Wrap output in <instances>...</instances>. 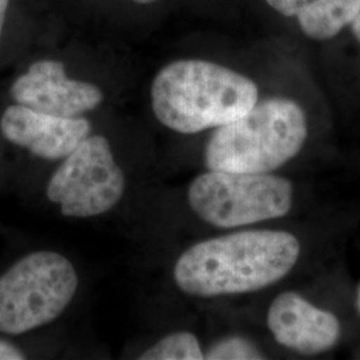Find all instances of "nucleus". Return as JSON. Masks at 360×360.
Returning <instances> with one entry per match:
<instances>
[{"mask_svg": "<svg viewBox=\"0 0 360 360\" xmlns=\"http://www.w3.org/2000/svg\"><path fill=\"white\" fill-rule=\"evenodd\" d=\"M25 354L13 343L0 339V360H23Z\"/></svg>", "mask_w": 360, "mask_h": 360, "instance_id": "nucleus-13", "label": "nucleus"}, {"mask_svg": "<svg viewBox=\"0 0 360 360\" xmlns=\"http://www.w3.org/2000/svg\"><path fill=\"white\" fill-rule=\"evenodd\" d=\"M307 120L299 104L270 98L211 135L205 150L208 169L267 174L282 167L302 150Z\"/></svg>", "mask_w": 360, "mask_h": 360, "instance_id": "nucleus-3", "label": "nucleus"}, {"mask_svg": "<svg viewBox=\"0 0 360 360\" xmlns=\"http://www.w3.org/2000/svg\"><path fill=\"white\" fill-rule=\"evenodd\" d=\"M139 359L200 360L205 359V354L195 335L181 331L165 336L154 346L146 349Z\"/></svg>", "mask_w": 360, "mask_h": 360, "instance_id": "nucleus-11", "label": "nucleus"}, {"mask_svg": "<svg viewBox=\"0 0 360 360\" xmlns=\"http://www.w3.org/2000/svg\"><path fill=\"white\" fill-rule=\"evenodd\" d=\"M132 1H135L138 4H150V3H154L156 0H132Z\"/></svg>", "mask_w": 360, "mask_h": 360, "instance_id": "nucleus-16", "label": "nucleus"}, {"mask_svg": "<svg viewBox=\"0 0 360 360\" xmlns=\"http://www.w3.org/2000/svg\"><path fill=\"white\" fill-rule=\"evenodd\" d=\"M257 98V86L250 77L199 59L163 67L151 87L155 116L179 134L224 126L248 112Z\"/></svg>", "mask_w": 360, "mask_h": 360, "instance_id": "nucleus-2", "label": "nucleus"}, {"mask_svg": "<svg viewBox=\"0 0 360 360\" xmlns=\"http://www.w3.org/2000/svg\"><path fill=\"white\" fill-rule=\"evenodd\" d=\"M16 104L50 115L77 117L103 102L102 90L89 82L70 79L58 60H39L13 82Z\"/></svg>", "mask_w": 360, "mask_h": 360, "instance_id": "nucleus-7", "label": "nucleus"}, {"mask_svg": "<svg viewBox=\"0 0 360 360\" xmlns=\"http://www.w3.org/2000/svg\"><path fill=\"white\" fill-rule=\"evenodd\" d=\"M299 255V240L290 232H236L184 251L174 267V279L184 294L198 297L254 292L279 282Z\"/></svg>", "mask_w": 360, "mask_h": 360, "instance_id": "nucleus-1", "label": "nucleus"}, {"mask_svg": "<svg viewBox=\"0 0 360 360\" xmlns=\"http://www.w3.org/2000/svg\"><path fill=\"white\" fill-rule=\"evenodd\" d=\"M267 326L279 345L304 355L326 352L340 338V323L334 314L314 306L294 291L274 299Z\"/></svg>", "mask_w": 360, "mask_h": 360, "instance_id": "nucleus-9", "label": "nucleus"}, {"mask_svg": "<svg viewBox=\"0 0 360 360\" xmlns=\"http://www.w3.org/2000/svg\"><path fill=\"white\" fill-rule=\"evenodd\" d=\"M205 359L259 360L264 359V355L248 339L242 336H229L210 348L205 354Z\"/></svg>", "mask_w": 360, "mask_h": 360, "instance_id": "nucleus-12", "label": "nucleus"}, {"mask_svg": "<svg viewBox=\"0 0 360 360\" xmlns=\"http://www.w3.org/2000/svg\"><path fill=\"white\" fill-rule=\"evenodd\" d=\"M275 11L297 18L304 35L315 40L336 37L359 13L360 0H266Z\"/></svg>", "mask_w": 360, "mask_h": 360, "instance_id": "nucleus-10", "label": "nucleus"}, {"mask_svg": "<svg viewBox=\"0 0 360 360\" xmlns=\"http://www.w3.org/2000/svg\"><path fill=\"white\" fill-rule=\"evenodd\" d=\"M126 190L123 169L102 135L87 136L65 158L47 184V198L65 217L102 215L119 203Z\"/></svg>", "mask_w": 360, "mask_h": 360, "instance_id": "nucleus-6", "label": "nucleus"}, {"mask_svg": "<svg viewBox=\"0 0 360 360\" xmlns=\"http://www.w3.org/2000/svg\"><path fill=\"white\" fill-rule=\"evenodd\" d=\"M8 4H10V0H0V37H1V32H3L4 23H6Z\"/></svg>", "mask_w": 360, "mask_h": 360, "instance_id": "nucleus-14", "label": "nucleus"}, {"mask_svg": "<svg viewBox=\"0 0 360 360\" xmlns=\"http://www.w3.org/2000/svg\"><path fill=\"white\" fill-rule=\"evenodd\" d=\"M351 27H352V34H354V37H355L356 40L360 43V8L359 13L355 16V19L352 20Z\"/></svg>", "mask_w": 360, "mask_h": 360, "instance_id": "nucleus-15", "label": "nucleus"}, {"mask_svg": "<svg viewBox=\"0 0 360 360\" xmlns=\"http://www.w3.org/2000/svg\"><path fill=\"white\" fill-rule=\"evenodd\" d=\"M356 309H358V312H359L360 315V285L359 288H358V294H356Z\"/></svg>", "mask_w": 360, "mask_h": 360, "instance_id": "nucleus-17", "label": "nucleus"}, {"mask_svg": "<svg viewBox=\"0 0 360 360\" xmlns=\"http://www.w3.org/2000/svg\"><path fill=\"white\" fill-rule=\"evenodd\" d=\"M187 199L196 217L208 224L233 229L287 215L294 187L290 180L269 172L208 169L193 180Z\"/></svg>", "mask_w": 360, "mask_h": 360, "instance_id": "nucleus-5", "label": "nucleus"}, {"mask_svg": "<svg viewBox=\"0 0 360 360\" xmlns=\"http://www.w3.org/2000/svg\"><path fill=\"white\" fill-rule=\"evenodd\" d=\"M0 132L4 139L38 158L59 160L90 135L91 123L80 116L50 115L13 104L0 117Z\"/></svg>", "mask_w": 360, "mask_h": 360, "instance_id": "nucleus-8", "label": "nucleus"}, {"mask_svg": "<svg viewBox=\"0 0 360 360\" xmlns=\"http://www.w3.org/2000/svg\"><path fill=\"white\" fill-rule=\"evenodd\" d=\"M74 264L53 251H35L0 276V333L26 334L58 319L77 294Z\"/></svg>", "mask_w": 360, "mask_h": 360, "instance_id": "nucleus-4", "label": "nucleus"}]
</instances>
